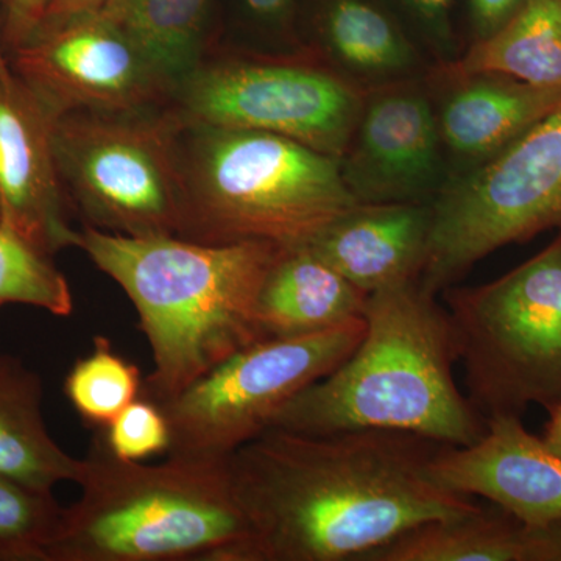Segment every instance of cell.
<instances>
[{"instance_id": "83f0119b", "label": "cell", "mask_w": 561, "mask_h": 561, "mask_svg": "<svg viewBox=\"0 0 561 561\" xmlns=\"http://www.w3.org/2000/svg\"><path fill=\"white\" fill-rule=\"evenodd\" d=\"M245 20L257 31L283 39L290 49H301L298 33L301 0H239Z\"/></svg>"}, {"instance_id": "d6a6232c", "label": "cell", "mask_w": 561, "mask_h": 561, "mask_svg": "<svg viewBox=\"0 0 561 561\" xmlns=\"http://www.w3.org/2000/svg\"><path fill=\"white\" fill-rule=\"evenodd\" d=\"M549 412L548 426H546L545 442L561 456V402Z\"/></svg>"}, {"instance_id": "836d02e7", "label": "cell", "mask_w": 561, "mask_h": 561, "mask_svg": "<svg viewBox=\"0 0 561 561\" xmlns=\"http://www.w3.org/2000/svg\"><path fill=\"white\" fill-rule=\"evenodd\" d=\"M2 2L0 0V73L5 72V70L10 69L9 58L5 57V50H3V38H2Z\"/></svg>"}, {"instance_id": "7c38bea8", "label": "cell", "mask_w": 561, "mask_h": 561, "mask_svg": "<svg viewBox=\"0 0 561 561\" xmlns=\"http://www.w3.org/2000/svg\"><path fill=\"white\" fill-rule=\"evenodd\" d=\"M339 162L362 205L434 202L451 171L426 77L368 91Z\"/></svg>"}, {"instance_id": "44dd1931", "label": "cell", "mask_w": 561, "mask_h": 561, "mask_svg": "<svg viewBox=\"0 0 561 561\" xmlns=\"http://www.w3.org/2000/svg\"><path fill=\"white\" fill-rule=\"evenodd\" d=\"M454 72H490L561 91V0H527L489 38L468 44Z\"/></svg>"}, {"instance_id": "603a6c76", "label": "cell", "mask_w": 561, "mask_h": 561, "mask_svg": "<svg viewBox=\"0 0 561 561\" xmlns=\"http://www.w3.org/2000/svg\"><path fill=\"white\" fill-rule=\"evenodd\" d=\"M5 305L32 306L57 317L73 312L72 290L51 254L0 219V308Z\"/></svg>"}, {"instance_id": "4fadbf2b", "label": "cell", "mask_w": 561, "mask_h": 561, "mask_svg": "<svg viewBox=\"0 0 561 561\" xmlns=\"http://www.w3.org/2000/svg\"><path fill=\"white\" fill-rule=\"evenodd\" d=\"M51 113L13 72L0 73V219L46 253L77 249L54 151Z\"/></svg>"}, {"instance_id": "484cf974", "label": "cell", "mask_w": 561, "mask_h": 561, "mask_svg": "<svg viewBox=\"0 0 561 561\" xmlns=\"http://www.w3.org/2000/svg\"><path fill=\"white\" fill-rule=\"evenodd\" d=\"M432 68H446L467 49L461 0H387Z\"/></svg>"}, {"instance_id": "6da1fadb", "label": "cell", "mask_w": 561, "mask_h": 561, "mask_svg": "<svg viewBox=\"0 0 561 561\" xmlns=\"http://www.w3.org/2000/svg\"><path fill=\"white\" fill-rule=\"evenodd\" d=\"M442 446L400 431L262 432L228 459L251 530L231 561H359L420 524L478 511L432 481Z\"/></svg>"}, {"instance_id": "8fae6325", "label": "cell", "mask_w": 561, "mask_h": 561, "mask_svg": "<svg viewBox=\"0 0 561 561\" xmlns=\"http://www.w3.org/2000/svg\"><path fill=\"white\" fill-rule=\"evenodd\" d=\"M11 51L13 72L55 114L151 111L171 88L101 13L47 25Z\"/></svg>"}, {"instance_id": "cb8c5ba5", "label": "cell", "mask_w": 561, "mask_h": 561, "mask_svg": "<svg viewBox=\"0 0 561 561\" xmlns=\"http://www.w3.org/2000/svg\"><path fill=\"white\" fill-rule=\"evenodd\" d=\"M142 383L139 368L119 356L108 339L95 335L91 353L66 376L65 394L81 419L105 427L138 400Z\"/></svg>"}, {"instance_id": "5bb4252c", "label": "cell", "mask_w": 561, "mask_h": 561, "mask_svg": "<svg viewBox=\"0 0 561 561\" xmlns=\"http://www.w3.org/2000/svg\"><path fill=\"white\" fill-rule=\"evenodd\" d=\"M430 474L443 489L483 497L526 527L561 519V456L530 434L522 416H493L478 442L443 445Z\"/></svg>"}, {"instance_id": "d6986e66", "label": "cell", "mask_w": 561, "mask_h": 561, "mask_svg": "<svg viewBox=\"0 0 561 561\" xmlns=\"http://www.w3.org/2000/svg\"><path fill=\"white\" fill-rule=\"evenodd\" d=\"M84 460L51 438L43 415V382L24 362L0 356V474L33 489L79 483Z\"/></svg>"}, {"instance_id": "d4e9b609", "label": "cell", "mask_w": 561, "mask_h": 561, "mask_svg": "<svg viewBox=\"0 0 561 561\" xmlns=\"http://www.w3.org/2000/svg\"><path fill=\"white\" fill-rule=\"evenodd\" d=\"M61 515L51 491L0 474V561H47Z\"/></svg>"}, {"instance_id": "ba28073f", "label": "cell", "mask_w": 561, "mask_h": 561, "mask_svg": "<svg viewBox=\"0 0 561 561\" xmlns=\"http://www.w3.org/2000/svg\"><path fill=\"white\" fill-rule=\"evenodd\" d=\"M551 228H561V108L438 192L420 283L442 294L493 251Z\"/></svg>"}, {"instance_id": "7a4b0ae2", "label": "cell", "mask_w": 561, "mask_h": 561, "mask_svg": "<svg viewBox=\"0 0 561 561\" xmlns=\"http://www.w3.org/2000/svg\"><path fill=\"white\" fill-rule=\"evenodd\" d=\"M77 249L119 284L153 356L140 397L160 402L239 351L265 341L257 302L279 247L205 243L179 236L114 234L83 227Z\"/></svg>"}, {"instance_id": "4316f807", "label": "cell", "mask_w": 561, "mask_h": 561, "mask_svg": "<svg viewBox=\"0 0 561 561\" xmlns=\"http://www.w3.org/2000/svg\"><path fill=\"white\" fill-rule=\"evenodd\" d=\"M114 456L140 461L154 454H165L171 443L168 420L157 402L139 397L124 409L108 426L99 427Z\"/></svg>"}, {"instance_id": "8992f818", "label": "cell", "mask_w": 561, "mask_h": 561, "mask_svg": "<svg viewBox=\"0 0 561 561\" xmlns=\"http://www.w3.org/2000/svg\"><path fill=\"white\" fill-rule=\"evenodd\" d=\"M443 298L468 400L483 419L561 402V232L501 278Z\"/></svg>"}, {"instance_id": "5b68a950", "label": "cell", "mask_w": 561, "mask_h": 561, "mask_svg": "<svg viewBox=\"0 0 561 561\" xmlns=\"http://www.w3.org/2000/svg\"><path fill=\"white\" fill-rule=\"evenodd\" d=\"M184 128V127H183ZM184 220L179 238L205 243L309 245L359 205L337 158L297 140L234 128H184Z\"/></svg>"}, {"instance_id": "30bf717a", "label": "cell", "mask_w": 561, "mask_h": 561, "mask_svg": "<svg viewBox=\"0 0 561 561\" xmlns=\"http://www.w3.org/2000/svg\"><path fill=\"white\" fill-rule=\"evenodd\" d=\"M365 319L298 337L265 339L160 402L171 443L165 456L228 460L271 427L283 405L334 371L359 345Z\"/></svg>"}, {"instance_id": "ac0fdd59", "label": "cell", "mask_w": 561, "mask_h": 561, "mask_svg": "<svg viewBox=\"0 0 561 561\" xmlns=\"http://www.w3.org/2000/svg\"><path fill=\"white\" fill-rule=\"evenodd\" d=\"M367 298L308 245L283 249L262 284V334L286 339L331 330L364 317Z\"/></svg>"}, {"instance_id": "277c9868", "label": "cell", "mask_w": 561, "mask_h": 561, "mask_svg": "<svg viewBox=\"0 0 561 561\" xmlns=\"http://www.w3.org/2000/svg\"><path fill=\"white\" fill-rule=\"evenodd\" d=\"M47 561H231L249 540L228 460L114 456L95 435Z\"/></svg>"}, {"instance_id": "4dcf8cb0", "label": "cell", "mask_w": 561, "mask_h": 561, "mask_svg": "<svg viewBox=\"0 0 561 561\" xmlns=\"http://www.w3.org/2000/svg\"><path fill=\"white\" fill-rule=\"evenodd\" d=\"M529 561H561V519L540 527H526Z\"/></svg>"}, {"instance_id": "f546056e", "label": "cell", "mask_w": 561, "mask_h": 561, "mask_svg": "<svg viewBox=\"0 0 561 561\" xmlns=\"http://www.w3.org/2000/svg\"><path fill=\"white\" fill-rule=\"evenodd\" d=\"M49 0H3V46L13 50L38 31L46 16Z\"/></svg>"}, {"instance_id": "9c48e42d", "label": "cell", "mask_w": 561, "mask_h": 561, "mask_svg": "<svg viewBox=\"0 0 561 561\" xmlns=\"http://www.w3.org/2000/svg\"><path fill=\"white\" fill-rule=\"evenodd\" d=\"M173 94L184 128L273 133L341 160L367 92L301 47L201 62Z\"/></svg>"}, {"instance_id": "f1b7e54d", "label": "cell", "mask_w": 561, "mask_h": 561, "mask_svg": "<svg viewBox=\"0 0 561 561\" xmlns=\"http://www.w3.org/2000/svg\"><path fill=\"white\" fill-rule=\"evenodd\" d=\"M527 0H461L467 46L489 38L526 5Z\"/></svg>"}, {"instance_id": "2e32d148", "label": "cell", "mask_w": 561, "mask_h": 561, "mask_svg": "<svg viewBox=\"0 0 561 561\" xmlns=\"http://www.w3.org/2000/svg\"><path fill=\"white\" fill-rule=\"evenodd\" d=\"M300 32L302 47L364 92L434 69L387 0H301Z\"/></svg>"}, {"instance_id": "ffe728a7", "label": "cell", "mask_w": 561, "mask_h": 561, "mask_svg": "<svg viewBox=\"0 0 561 561\" xmlns=\"http://www.w3.org/2000/svg\"><path fill=\"white\" fill-rule=\"evenodd\" d=\"M359 561H529L526 526L500 507L435 519L398 535Z\"/></svg>"}, {"instance_id": "9a60e30c", "label": "cell", "mask_w": 561, "mask_h": 561, "mask_svg": "<svg viewBox=\"0 0 561 561\" xmlns=\"http://www.w3.org/2000/svg\"><path fill=\"white\" fill-rule=\"evenodd\" d=\"M426 81L451 179L490 161L561 108L560 90L501 73L434 68Z\"/></svg>"}, {"instance_id": "3957f363", "label": "cell", "mask_w": 561, "mask_h": 561, "mask_svg": "<svg viewBox=\"0 0 561 561\" xmlns=\"http://www.w3.org/2000/svg\"><path fill=\"white\" fill-rule=\"evenodd\" d=\"M364 319V337L348 359L295 394L271 427L308 435L400 431L448 446L478 442L486 420L457 387L456 337L437 295L419 278L387 287L368 295Z\"/></svg>"}, {"instance_id": "e0dca14e", "label": "cell", "mask_w": 561, "mask_h": 561, "mask_svg": "<svg viewBox=\"0 0 561 561\" xmlns=\"http://www.w3.org/2000/svg\"><path fill=\"white\" fill-rule=\"evenodd\" d=\"M431 225L432 203H359L331 221L308 247L370 295L419 278Z\"/></svg>"}, {"instance_id": "1f68e13d", "label": "cell", "mask_w": 561, "mask_h": 561, "mask_svg": "<svg viewBox=\"0 0 561 561\" xmlns=\"http://www.w3.org/2000/svg\"><path fill=\"white\" fill-rule=\"evenodd\" d=\"M105 2L106 0H49V7H47L46 16H44L41 27L61 24V22L73 20V18L94 13Z\"/></svg>"}, {"instance_id": "52a82bcc", "label": "cell", "mask_w": 561, "mask_h": 561, "mask_svg": "<svg viewBox=\"0 0 561 561\" xmlns=\"http://www.w3.org/2000/svg\"><path fill=\"white\" fill-rule=\"evenodd\" d=\"M181 133L175 113L55 116L58 173L83 227L133 238L179 236L184 220Z\"/></svg>"}, {"instance_id": "7402d4cb", "label": "cell", "mask_w": 561, "mask_h": 561, "mask_svg": "<svg viewBox=\"0 0 561 561\" xmlns=\"http://www.w3.org/2000/svg\"><path fill=\"white\" fill-rule=\"evenodd\" d=\"M210 0H106L98 10L173 91L202 62Z\"/></svg>"}]
</instances>
